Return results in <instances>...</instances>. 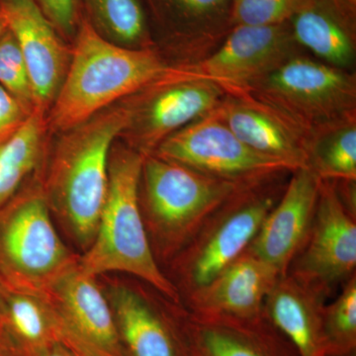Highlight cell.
Here are the masks:
<instances>
[{
    "instance_id": "6da1fadb",
    "label": "cell",
    "mask_w": 356,
    "mask_h": 356,
    "mask_svg": "<svg viewBox=\"0 0 356 356\" xmlns=\"http://www.w3.org/2000/svg\"><path fill=\"white\" fill-rule=\"evenodd\" d=\"M121 102L62 132L51 134L42 179L54 221L83 254L93 240L108 192L110 149L125 125Z\"/></svg>"
},
{
    "instance_id": "7a4b0ae2",
    "label": "cell",
    "mask_w": 356,
    "mask_h": 356,
    "mask_svg": "<svg viewBox=\"0 0 356 356\" xmlns=\"http://www.w3.org/2000/svg\"><path fill=\"white\" fill-rule=\"evenodd\" d=\"M175 65L156 47L133 49L103 38L83 17L72 44L64 83L47 113L62 132L170 74Z\"/></svg>"
},
{
    "instance_id": "3957f363",
    "label": "cell",
    "mask_w": 356,
    "mask_h": 356,
    "mask_svg": "<svg viewBox=\"0 0 356 356\" xmlns=\"http://www.w3.org/2000/svg\"><path fill=\"white\" fill-rule=\"evenodd\" d=\"M144 158L122 140H115L109 154L106 201L95 240L79 254V264L95 277L125 274L182 305L177 290L154 259L140 212L139 184Z\"/></svg>"
},
{
    "instance_id": "277c9868",
    "label": "cell",
    "mask_w": 356,
    "mask_h": 356,
    "mask_svg": "<svg viewBox=\"0 0 356 356\" xmlns=\"http://www.w3.org/2000/svg\"><path fill=\"white\" fill-rule=\"evenodd\" d=\"M247 185L210 177L154 154L145 156L140 208L154 259L163 271L208 218Z\"/></svg>"
},
{
    "instance_id": "5b68a950",
    "label": "cell",
    "mask_w": 356,
    "mask_h": 356,
    "mask_svg": "<svg viewBox=\"0 0 356 356\" xmlns=\"http://www.w3.org/2000/svg\"><path fill=\"white\" fill-rule=\"evenodd\" d=\"M79 259L51 216L41 165L0 207V284L44 295Z\"/></svg>"
},
{
    "instance_id": "8992f818",
    "label": "cell",
    "mask_w": 356,
    "mask_h": 356,
    "mask_svg": "<svg viewBox=\"0 0 356 356\" xmlns=\"http://www.w3.org/2000/svg\"><path fill=\"white\" fill-rule=\"evenodd\" d=\"M289 175L236 191L163 269L181 302L187 295L207 285L248 250L267 215L280 201Z\"/></svg>"
},
{
    "instance_id": "52a82bcc",
    "label": "cell",
    "mask_w": 356,
    "mask_h": 356,
    "mask_svg": "<svg viewBox=\"0 0 356 356\" xmlns=\"http://www.w3.org/2000/svg\"><path fill=\"white\" fill-rule=\"evenodd\" d=\"M245 93L276 110L311 139L356 121L355 72L303 54L290 58Z\"/></svg>"
},
{
    "instance_id": "ba28073f",
    "label": "cell",
    "mask_w": 356,
    "mask_h": 356,
    "mask_svg": "<svg viewBox=\"0 0 356 356\" xmlns=\"http://www.w3.org/2000/svg\"><path fill=\"white\" fill-rule=\"evenodd\" d=\"M175 70L121 100L126 120L118 139L143 156L213 111L225 93L214 83L178 76Z\"/></svg>"
},
{
    "instance_id": "9c48e42d",
    "label": "cell",
    "mask_w": 356,
    "mask_h": 356,
    "mask_svg": "<svg viewBox=\"0 0 356 356\" xmlns=\"http://www.w3.org/2000/svg\"><path fill=\"white\" fill-rule=\"evenodd\" d=\"M215 109L166 138L151 154L238 184H257L294 172L282 161L248 147Z\"/></svg>"
},
{
    "instance_id": "30bf717a",
    "label": "cell",
    "mask_w": 356,
    "mask_h": 356,
    "mask_svg": "<svg viewBox=\"0 0 356 356\" xmlns=\"http://www.w3.org/2000/svg\"><path fill=\"white\" fill-rule=\"evenodd\" d=\"M293 36L289 22L273 26H235L207 57L189 65H178L184 79L209 81L225 95H238L304 53Z\"/></svg>"
},
{
    "instance_id": "8fae6325",
    "label": "cell",
    "mask_w": 356,
    "mask_h": 356,
    "mask_svg": "<svg viewBox=\"0 0 356 356\" xmlns=\"http://www.w3.org/2000/svg\"><path fill=\"white\" fill-rule=\"evenodd\" d=\"M97 278L126 356H191L180 329L181 305L136 278Z\"/></svg>"
},
{
    "instance_id": "7c38bea8",
    "label": "cell",
    "mask_w": 356,
    "mask_h": 356,
    "mask_svg": "<svg viewBox=\"0 0 356 356\" xmlns=\"http://www.w3.org/2000/svg\"><path fill=\"white\" fill-rule=\"evenodd\" d=\"M356 273V220L334 182L321 180L308 240L286 274L329 298Z\"/></svg>"
},
{
    "instance_id": "4fadbf2b",
    "label": "cell",
    "mask_w": 356,
    "mask_h": 356,
    "mask_svg": "<svg viewBox=\"0 0 356 356\" xmlns=\"http://www.w3.org/2000/svg\"><path fill=\"white\" fill-rule=\"evenodd\" d=\"M156 48L170 64L207 57L234 28L233 0H140Z\"/></svg>"
},
{
    "instance_id": "5bb4252c",
    "label": "cell",
    "mask_w": 356,
    "mask_h": 356,
    "mask_svg": "<svg viewBox=\"0 0 356 356\" xmlns=\"http://www.w3.org/2000/svg\"><path fill=\"white\" fill-rule=\"evenodd\" d=\"M62 325V332L100 356H126L111 307L98 278L79 261L60 274L44 293Z\"/></svg>"
},
{
    "instance_id": "9a60e30c",
    "label": "cell",
    "mask_w": 356,
    "mask_h": 356,
    "mask_svg": "<svg viewBox=\"0 0 356 356\" xmlns=\"http://www.w3.org/2000/svg\"><path fill=\"white\" fill-rule=\"evenodd\" d=\"M0 10L24 58L37 105L48 113L69 69L72 44L32 0H0Z\"/></svg>"
},
{
    "instance_id": "2e32d148",
    "label": "cell",
    "mask_w": 356,
    "mask_h": 356,
    "mask_svg": "<svg viewBox=\"0 0 356 356\" xmlns=\"http://www.w3.org/2000/svg\"><path fill=\"white\" fill-rule=\"evenodd\" d=\"M321 179L309 168L290 173L282 195L248 250L285 275L304 248L313 225Z\"/></svg>"
},
{
    "instance_id": "e0dca14e",
    "label": "cell",
    "mask_w": 356,
    "mask_h": 356,
    "mask_svg": "<svg viewBox=\"0 0 356 356\" xmlns=\"http://www.w3.org/2000/svg\"><path fill=\"white\" fill-rule=\"evenodd\" d=\"M281 274L245 250L205 286L182 299L189 313L252 320L264 315V302Z\"/></svg>"
},
{
    "instance_id": "ac0fdd59",
    "label": "cell",
    "mask_w": 356,
    "mask_h": 356,
    "mask_svg": "<svg viewBox=\"0 0 356 356\" xmlns=\"http://www.w3.org/2000/svg\"><path fill=\"white\" fill-rule=\"evenodd\" d=\"M180 329L191 356H298L264 315L252 320L205 317L179 311Z\"/></svg>"
},
{
    "instance_id": "d6986e66",
    "label": "cell",
    "mask_w": 356,
    "mask_h": 356,
    "mask_svg": "<svg viewBox=\"0 0 356 356\" xmlns=\"http://www.w3.org/2000/svg\"><path fill=\"white\" fill-rule=\"evenodd\" d=\"M215 111L257 153L293 170L307 168L310 136L268 105L248 93L225 95Z\"/></svg>"
},
{
    "instance_id": "ffe728a7",
    "label": "cell",
    "mask_w": 356,
    "mask_h": 356,
    "mask_svg": "<svg viewBox=\"0 0 356 356\" xmlns=\"http://www.w3.org/2000/svg\"><path fill=\"white\" fill-rule=\"evenodd\" d=\"M294 39L315 58L353 70L356 6L348 0H303L289 20Z\"/></svg>"
},
{
    "instance_id": "44dd1931",
    "label": "cell",
    "mask_w": 356,
    "mask_h": 356,
    "mask_svg": "<svg viewBox=\"0 0 356 356\" xmlns=\"http://www.w3.org/2000/svg\"><path fill=\"white\" fill-rule=\"evenodd\" d=\"M322 294L285 274L264 302L266 317L292 344L298 356H327L323 334Z\"/></svg>"
},
{
    "instance_id": "7402d4cb",
    "label": "cell",
    "mask_w": 356,
    "mask_h": 356,
    "mask_svg": "<svg viewBox=\"0 0 356 356\" xmlns=\"http://www.w3.org/2000/svg\"><path fill=\"white\" fill-rule=\"evenodd\" d=\"M1 287L6 304L2 327L21 355L62 341V325L44 296Z\"/></svg>"
},
{
    "instance_id": "603a6c76",
    "label": "cell",
    "mask_w": 356,
    "mask_h": 356,
    "mask_svg": "<svg viewBox=\"0 0 356 356\" xmlns=\"http://www.w3.org/2000/svg\"><path fill=\"white\" fill-rule=\"evenodd\" d=\"M50 136L47 113L37 108L24 126L0 146V207L42 165Z\"/></svg>"
},
{
    "instance_id": "cb8c5ba5",
    "label": "cell",
    "mask_w": 356,
    "mask_h": 356,
    "mask_svg": "<svg viewBox=\"0 0 356 356\" xmlns=\"http://www.w3.org/2000/svg\"><path fill=\"white\" fill-rule=\"evenodd\" d=\"M83 17L103 38L133 49L156 47L140 0H79Z\"/></svg>"
},
{
    "instance_id": "d4e9b609",
    "label": "cell",
    "mask_w": 356,
    "mask_h": 356,
    "mask_svg": "<svg viewBox=\"0 0 356 356\" xmlns=\"http://www.w3.org/2000/svg\"><path fill=\"white\" fill-rule=\"evenodd\" d=\"M307 168L321 180L356 181V121L314 136Z\"/></svg>"
},
{
    "instance_id": "484cf974",
    "label": "cell",
    "mask_w": 356,
    "mask_h": 356,
    "mask_svg": "<svg viewBox=\"0 0 356 356\" xmlns=\"http://www.w3.org/2000/svg\"><path fill=\"white\" fill-rule=\"evenodd\" d=\"M323 334L327 356H355L356 274L323 311Z\"/></svg>"
},
{
    "instance_id": "4316f807",
    "label": "cell",
    "mask_w": 356,
    "mask_h": 356,
    "mask_svg": "<svg viewBox=\"0 0 356 356\" xmlns=\"http://www.w3.org/2000/svg\"><path fill=\"white\" fill-rule=\"evenodd\" d=\"M0 86L30 113L39 108L24 58L8 28L0 36Z\"/></svg>"
},
{
    "instance_id": "83f0119b",
    "label": "cell",
    "mask_w": 356,
    "mask_h": 356,
    "mask_svg": "<svg viewBox=\"0 0 356 356\" xmlns=\"http://www.w3.org/2000/svg\"><path fill=\"white\" fill-rule=\"evenodd\" d=\"M303 0H233L235 26H273L289 22Z\"/></svg>"
},
{
    "instance_id": "f1b7e54d",
    "label": "cell",
    "mask_w": 356,
    "mask_h": 356,
    "mask_svg": "<svg viewBox=\"0 0 356 356\" xmlns=\"http://www.w3.org/2000/svg\"><path fill=\"white\" fill-rule=\"evenodd\" d=\"M60 33L72 44L83 19L79 0H32Z\"/></svg>"
},
{
    "instance_id": "f546056e",
    "label": "cell",
    "mask_w": 356,
    "mask_h": 356,
    "mask_svg": "<svg viewBox=\"0 0 356 356\" xmlns=\"http://www.w3.org/2000/svg\"><path fill=\"white\" fill-rule=\"evenodd\" d=\"M32 113L0 86V146L8 142L24 126Z\"/></svg>"
},
{
    "instance_id": "4dcf8cb0",
    "label": "cell",
    "mask_w": 356,
    "mask_h": 356,
    "mask_svg": "<svg viewBox=\"0 0 356 356\" xmlns=\"http://www.w3.org/2000/svg\"><path fill=\"white\" fill-rule=\"evenodd\" d=\"M27 356H77L64 341H58Z\"/></svg>"
},
{
    "instance_id": "1f68e13d",
    "label": "cell",
    "mask_w": 356,
    "mask_h": 356,
    "mask_svg": "<svg viewBox=\"0 0 356 356\" xmlns=\"http://www.w3.org/2000/svg\"><path fill=\"white\" fill-rule=\"evenodd\" d=\"M0 356H22L2 325H0Z\"/></svg>"
},
{
    "instance_id": "d6a6232c",
    "label": "cell",
    "mask_w": 356,
    "mask_h": 356,
    "mask_svg": "<svg viewBox=\"0 0 356 356\" xmlns=\"http://www.w3.org/2000/svg\"><path fill=\"white\" fill-rule=\"evenodd\" d=\"M62 341H64V343L69 346L70 350L74 351L77 356H100L97 355V353H95V351L89 350V348H86L83 344L79 343L76 339L67 336V334H63Z\"/></svg>"
},
{
    "instance_id": "836d02e7",
    "label": "cell",
    "mask_w": 356,
    "mask_h": 356,
    "mask_svg": "<svg viewBox=\"0 0 356 356\" xmlns=\"http://www.w3.org/2000/svg\"><path fill=\"white\" fill-rule=\"evenodd\" d=\"M4 316H6V304H4L3 292L0 284V325L3 324Z\"/></svg>"
},
{
    "instance_id": "e575fe53",
    "label": "cell",
    "mask_w": 356,
    "mask_h": 356,
    "mask_svg": "<svg viewBox=\"0 0 356 356\" xmlns=\"http://www.w3.org/2000/svg\"><path fill=\"white\" fill-rule=\"evenodd\" d=\"M6 29L7 24L6 18H4L3 14H2L1 10H0V36L6 31Z\"/></svg>"
},
{
    "instance_id": "d590c367",
    "label": "cell",
    "mask_w": 356,
    "mask_h": 356,
    "mask_svg": "<svg viewBox=\"0 0 356 356\" xmlns=\"http://www.w3.org/2000/svg\"><path fill=\"white\" fill-rule=\"evenodd\" d=\"M348 1H350V3L355 4V6H356V0H348Z\"/></svg>"
}]
</instances>
